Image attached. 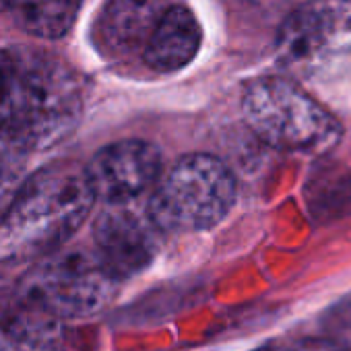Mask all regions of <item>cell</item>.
Segmentation results:
<instances>
[{
    "label": "cell",
    "instance_id": "1",
    "mask_svg": "<svg viewBox=\"0 0 351 351\" xmlns=\"http://www.w3.org/2000/svg\"><path fill=\"white\" fill-rule=\"evenodd\" d=\"M81 114L83 89L69 64L40 50L0 46V145L17 153L52 147Z\"/></svg>",
    "mask_w": 351,
    "mask_h": 351
},
{
    "label": "cell",
    "instance_id": "2",
    "mask_svg": "<svg viewBox=\"0 0 351 351\" xmlns=\"http://www.w3.org/2000/svg\"><path fill=\"white\" fill-rule=\"evenodd\" d=\"M95 195L85 167L56 163L29 173L0 236L27 250H52L64 244L91 213Z\"/></svg>",
    "mask_w": 351,
    "mask_h": 351
},
{
    "label": "cell",
    "instance_id": "3",
    "mask_svg": "<svg viewBox=\"0 0 351 351\" xmlns=\"http://www.w3.org/2000/svg\"><path fill=\"white\" fill-rule=\"evenodd\" d=\"M242 112L250 130L279 151L320 155L330 151L343 132L326 108L279 77L250 83L242 97Z\"/></svg>",
    "mask_w": 351,
    "mask_h": 351
},
{
    "label": "cell",
    "instance_id": "4",
    "mask_svg": "<svg viewBox=\"0 0 351 351\" xmlns=\"http://www.w3.org/2000/svg\"><path fill=\"white\" fill-rule=\"evenodd\" d=\"M234 201L236 182L228 165L213 155L193 153L157 182L147 215L157 232H203L223 221Z\"/></svg>",
    "mask_w": 351,
    "mask_h": 351
},
{
    "label": "cell",
    "instance_id": "5",
    "mask_svg": "<svg viewBox=\"0 0 351 351\" xmlns=\"http://www.w3.org/2000/svg\"><path fill=\"white\" fill-rule=\"evenodd\" d=\"M116 279L97 254L62 250L46 258L23 283L27 308L42 310L58 320L91 316L108 306Z\"/></svg>",
    "mask_w": 351,
    "mask_h": 351
},
{
    "label": "cell",
    "instance_id": "6",
    "mask_svg": "<svg viewBox=\"0 0 351 351\" xmlns=\"http://www.w3.org/2000/svg\"><path fill=\"white\" fill-rule=\"evenodd\" d=\"M95 199L124 205L149 189L161 176V155L147 141H118L99 149L85 167Z\"/></svg>",
    "mask_w": 351,
    "mask_h": 351
},
{
    "label": "cell",
    "instance_id": "7",
    "mask_svg": "<svg viewBox=\"0 0 351 351\" xmlns=\"http://www.w3.org/2000/svg\"><path fill=\"white\" fill-rule=\"evenodd\" d=\"M153 230L157 228L149 217L143 221L120 205H112L95 219V254L116 281L132 277L151 265L157 250Z\"/></svg>",
    "mask_w": 351,
    "mask_h": 351
},
{
    "label": "cell",
    "instance_id": "8",
    "mask_svg": "<svg viewBox=\"0 0 351 351\" xmlns=\"http://www.w3.org/2000/svg\"><path fill=\"white\" fill-rule=\"evenodd\" d=\"M169 7V0H106L93 23L97 50L112 58L143 54Z\"/></svg>",
    "mask_w": 351,
    "mask_h": 351
},
{
    "label": "cell",
    "instance_id": "9",
    "mask_svg": "<svg viewBox=\"0 0 351 351\" xmlns=\"http://www.w3.org/2000/svg\"><path fill=\"white\" fill-rule=\"evenodd\" d=\"M203 32L189 7L171 5L153 32L143 60L155 73H176L191 64L201 48Z\"/></svg>",
    "mask_w": 351,
    "mask_h": 351
},
{
    "label": "cell",
    "instance_id": "10",
    "mask_svg": "<svg viewBox=\"0 0 351 351\" xmlns=\"http://www.w3.org/2000/svg\"><path fill=\"white\" fill-rule=\"evenodd\" d=\"M0 351H79L62 320L25 308L0 320Z\"/></svg>",
    "mask_w": 351,
    "mask_h": 351
},
{
    "label": "cell",
    "instance_id": "11",
    "mask_svg": "<svg viewBox=\"0 0 351 351\" xmlns=\"http://www.w3.org/2000/svg\"><path fill=\"white\" fill-rule=\"evenodd\" d=\"M339 13L332 5L312 3L298 9L279 29L277 48L287 58H302L314 52L335 32Z\"/></svg>",
    "mask_w": 351,
    "mask_h": 351
},
{
    "label": "cell",
    "instance_id": "12",
    "mask_svg": "<svg viewBox=\"0 0 351 351\" xmlns=\"http://www.w3.org/2000/svg\"><path fill=\"white\" fill-rule=\"evenodd\" d=\"M81 3L83 0H7V11L27 34L56 40L71 32Z\"/></svg>",
    "mask_w": 351,
    "mask_h": 351
},
{
    "label": "cell",
    "instance_id": "13",
    "mask_svg": "<svg viewBox=\"0 0 351 351\" xmlns=\"http://www.w3.org/2000/svg\"><path fill=\"white\" fill-rule=\"evenodd\" d=\"M25 178L27 176L23 173V161L17 157V151L0 153V223L5 221Z\"/></svg>",
    "mask_w": 351,
    "mask_h": 351
},
{
    "label": "cell",
    "instance_id": "14",
    "mask_svg": "<svg viewBox=\"0 0 351 351\" xmlns=\"http://www.w3.org/2000/svg\"><path fill=\"white\" fill-rule=\"evenodd\" d=\"M0 11H7V0H0Z\"/></svg>",
    "mask_w": 351,
    "mask_h": 351
}]
</instances>
